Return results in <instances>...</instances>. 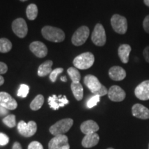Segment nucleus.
<instances>
[{
    "mask_svg": "<svg viewBox=\"0 0 149 149\" xmlns=\"http://www.w3.org/2000/svg\"><path fill=\"white\" fill-rule=\"evenodd\" d=\"M20 1H27V0H20Z\"/></svg>",
    "mask_w": 149,
    "mask_h": 149,
    "instance_id": "obj_41",
    "label": "nucleus"
},
{
    "mask_svg": "<svg viewBox=\"0 0 149 149\" xmlns=\"http://www.w3.org/2000/svg\"><path fill=\"white\" fill-rule=\"evenodd\" d=\"M91 40L93 44L97 46H103L107 42V35L105 30L101 24H97L93 30Z\"/></svg>",
    "mask_w": 149,
    "mask_h": 149,
    "instance_id": "obj_6",
    "label": "nucleus"
},
{
    "mask_svg": "<svg viewBox=\"0 0 149 149\" xmlns=\"http://www.w3.org/2000/svg\"><path fill=\"white\" fill-rule=\"evenodd\" d=\"M90 34V30L86 26L79 27L72 35L71 41L74 46H81L86 42Z\"/></svg>",
    "mask_w": 149,
    "mask_h": 149,
    "instance_id": "obj_8",
    "label": "nucleus"
},
{
    "mask_svg": "<svg viewBox=\"0 0 149 149\" xmlns=\"http://www.w3.org/2000/svg\"><path fill=\"white\" fill-rule=\"evenodd\" d=\"M28 149H44L43 148V146L41 143L39 142V141H32L29 145V147H28Z\"/></svg>",
    "mask_w": 149,
    "mask_h": 149,
    "instance_id": "obj_32",
    "label": "nucleus"
},
{
    "mask_svg": "<svg viewBox=\"0 0 149 149\" xmlns=\"http://www.w3.org/2000/svg\"><path fill=\"white\" fill-rule=\"evenodd\" d=\"M61 81H65V82H66V81H67L66 77H61Z\"/></svg>",
    "mask_w": 149,
    "mask_h": 149,
    "instance_id": "obj_40",
    "label": "nucleus"
},
{
    "mask_svg": "<svg viewBox=\"0 0 149 149\" xmlns=\"http://www.w3.org/2000/svg\"><path fill=\"white\" fill-rule=\"evenodd\" d=\"M0 106L8 110H15L17 107V103L8 93L0 92Z\"/></svg>",
    "mask_w": 149,
    "mask_h": 149,
    "instance_id": "obj_15",
    "label": "nucleus"
},
{
    "mask_svg": "<svg viewBox=\"0 0 149 149\" xmlns=\"http://www.w3.org/2000/svg\"><path fill=\"white\" fill-rule=\"evenodd\" d=\"M9 142V137L4 133H0V146H5Z\"/></svg>",
    "mask_w": 149,
    "mask_h": 149,
    "instance_id": "obj_31",
    "label": "nucleus"
},
{
    "mask_svg": "<svg viewBox=\"0 0 149 149\" xmlns=\"http://www.w3.org/2000/svg\"><path fill=\"white\" fill-rule=\"evenodd\" d=\"M3 83H4V79H3V77L0 74V86L3 85Z\"/></svg>",
    "mask_w": 149,
    "mask_h": 149,
    "instance_id": "obj_38",
    "label": "nucleus"
},
{
    "mask_svg": "<svg viewBox=\"0 0 149 149\" xmlns=\"http://www.w3.org/2000/svg\"><path fill=\"white\" fill-rule=\"evenodd\" d=\"M132 113L134 117L141 120L149 119V109L140 104H134L132 107Z\"/></svg>",
    "mask_w": 149,
    "mask_h": 149,
    "instance_id": "obj_16",
    "label": "nucleus"
},
{
    "mask_svg": "<svg viewBox=\"0 0 149 149\" xmlns=\"http://www.w3.org/2000/svg\"><path fill=\"white\" fill-rule=\"evenodd\" d=\"M3 123L9 128H13L16 125L15 115H8L3 119Z\"/></svg>",
    "mask_w": 149,
    "mask_h": 149,
    "instance_id": "obj_27",
    "label": "nucleus"
},
{
    "mask_svg": "<svg viewBox=\"0 0 149 149\" xmlns=\"http://www.w3.org/2000/svg\"><path fill=\"white\" fill-rule=\"evenodd\" d=\"M49 149H70L68 137L65 135L55 136L48 143Z\"/></svg>",
    "mask_w": 149,
    "mask_h": 149,
    "instance_id": "obj_9",
    "label": "nucleus"
},
{
    "mask_svg": "<svg viewBox=\"0 0 149 149\" xmlns=\"http://www.w3.org/2000/svg\"><path fill=\"white\" fill-rule=\"evenodd\" d=\"M107 149H114V148H107Z\"/></svg>",
    "mask_w": 149,
    "mask_h": 149,
    "instance_id": "obj_42",
    "label": "nucleus"
},
{
    "mask_svg": "<svg viewBox=\"0 0 149 149\" xmlns=\"http://www.w3.org/2000/svg\"><path fill=\"white\" fill-rule=\"evenodd\" d=\"M12 149H22V148L21 144H20V143H19V142H17V141H16V142L14 143Z\"/></svg>",
    "mask_w": 149,
    "mask_h": 149,
    "instance_id": "obj_37",
    "label": "nucleus"
},
{
    "mask_svg": "<svg viewBox=\"0 0 149 149\" xmlns=\"http://www.w3.org/2000/svg\"><path fill=\"white\" fill-rule=\"evenodd\" d=\"M72 124H73V120L72 119H63L51 126L49 128V131L54 136L64 135L70 130Z\"/></svg>",
    "mask_w": 149,
    "mask_h": 149,
    "instance_id": "obj_4",
    "label": "nucleus"
},
{
    "mask_svg": "<svg viewBox=\"0 0 149 149\" xmlns=\"http://www.w3.org/2000/svg\"><path fill=\"white\" fill-rule=\"evenodd\" d=\"M143 56H144L145 60L146 62L149 63V46H146L143 51Z\"/></svg>",
    "mask_w": 149,
    "mask_h": 149,
    "instance_id": "obj_35",
    "label": "nucleus"
},
{
    "mask_svg": "<svg viewBox=\"0 0 149 149\" xmlns=\"http://www.w3.org/2000/svg\"><path fill=\"white\" fill-rule=\"evenodd\" d=\"M94 61L95 57L93 54L86 52L77 56L73 60V65L78 69L86 70L93 66Z\"/></svg>",
    "mask_w": 149,
    "mask_h": 149,
    "instance_id": "obj_3",
    "label": "nucleus"
},
{
    "mask_svg": "<svg viewBox=\"0 0 149 149\" xmlns=\"http://www.w3.org/2000/svg\"><path fill=\"white\" fill-rule=\"evenodd\" d=\"M29 86L26 84H21L17 92V96L20 97H26L29 93Z\"/></svg>",
    "mask_w": 149,
    "mask_h": 149,
    "instance_id": "obj_28",
    "label": "nucleus"
},
{
    "mask_svg": "<svg viewBox=\"0 0 149 149\" xmlns=\"http://www.w3.org/2000/svg\"><path fill=\"white\" fill-rule=\"evenodd\" d=\"M108 96L111 101L120 102L126 97V93L119 86H112L108 91Z\"/></svg>",
    "mask_w": 149,
    "mask_h": 149,
    "instance_id": "obj_11",
    "label": "nucleus"
},
{
    "mask_svg": "<svg viewBox=\"0 0 149 149\" xmlns=\"http://www.w3.org/2000/svg\"><path fill=\"white\" fill-rule=\"evenodd\" d=\"M111 24L114 31L118 34L124 35L127 31L128 23L125 17L118 14L113 15L111 17Z\"/></svg>",
    "mask_w": 149,
    "mask_h": 149,
    "instance_id": "obj_5",
    "label": "nucleus"
},
{
    "mask_svg": "<svg viewBox=\"0 0 149 149\" xmlns=\"http://www.w3.org/2000/svg\"><path fill=\"white\" fill-rule=\"evenodd\" d=\"M68 74H69L70 79L72 81V82H79L81 79V74H80L79 70L76 68L73 67H70L67 70Z\"/></svg>",
    "mask_w": 149,
    "mask_h": 149,
    "instance_id": "obj_26",
    "label": "nucleus"
},
{
    "mask_svg": "<svg viewBox=\"0 0 149 149\" xmlns=\"http://www.w3.org/2000/svg\"><path fill=\"white\" fill-rule=\"evenodd\" d=\"M38 14V8L34 3L29 5L26 8V16L29 20H35Z\"/></svg>",
    "mask_w": 149,
    "mask_h": 149,
    "instance_id": "obj_24",
    "label": "nucleus"
},
{
    "mask_svg": "<svg viewBox=\"0 0 149 149\" xmlns=\"http://www.w3.org/2000/svg\"><path fill=\"white\" fill-rule=\"evenodd\" d=\"M30 50L36 57L39 58L45 57L48 54V48L44 43L36 41L30 44Z\"/></svg>",
    "mask_w": 149,
    "mask_h": 149,
    "instance_id": "obj_12",
    "label": "nucleus"
},
{
    "mask_svg": "<svg viewBox=\"0 0 149 149\" xmlns=\"http://www.w3.org/2000/svg\"><path fill=\"white\" fill-rule=\"evenodd\" d=\"M42 34L46 40L52 42H61L65 39L64 32L62 30L50 26H46L43 28Z\"/></svg>",
    "mask_w": 149,
    "mask_h": 149,
    "instance_id": "obj_2",
    "label": "nucleus"
},
{
    "mask_svg": "<svg viewBox=\"0 0 149 149\" xmlns=\"http://www.w3.org/2000/svg\"><path fill=\"white\" fill-rule=\"evenodd\" d=\"M132 48L128 44H122L118 48V55L120 60L124 64H127L129 61V55Z\"/></svg>",
    "mask_w": 149,
    "mask_h": 149,
    "instance_id": "obj_20",
    "label": "nucleus"
},
{
    "mask_svg": "<svg viewBox=\"0 0 149 149\" xmlns=\"http://www.w3.org/2000/svg\"><path fill=\"white\" fill-rule=\"evenodd\" d=\"M53 62L51 60H48L44 61L42 64L39 66L37 74L40 77H45L48 74H51L52 72V66H53Z\"/></svg>",
    "mask_w": 149,
    "mask_h": 149,
    "instance_id": "obj_21",
    "label": "nucleus"
},
{
    "mask_svg": "<svg viewBox=\"0 0 149 149\" xmlns=\"http://www.w3.org/2000/svg\"><path fill=\"white\" fill-rule=\"evenodd\" d=\"M8 70V66L3 62L0 61V74H5Z\"/></svg>",
    "mask_w": 149,
    "mask_h": 149,
    "instance_id": "obj_34",
    "label": "nucleus"
},
{
    "mask_svg": "<svg viewBox=\"0 0 149 149\" xmlns=\"http://www.w3.org/2000/svg\"><path fill=\"white\" fill-rule=\"evenodd\" d=\"M44 97L42 95H38L35 97L34 100L31 102L30 104V107L31 110L33 111H37V110L40 109L41 107L44 104Z\"/></svg>",
    "mask_w": 149,
    "mask_h": 149,
    "instance_id": "obj_23",
    "label": "nucleus"
},
{
    "mask_svg": "<svg viewBox=\"0 0 149 149\" xmlns=\"http://www.w3.org/2000/svg\"><path fill=\"white\" fill-rule=\"evenodd\" d=\"M143 28L144 31L149 34V15L146 16L143 21Z\"/></svg>",
    "mask_w": 149,
    "mask_h": 149,
    "instance_id": "obj_33",
    "label": "nucleus"
},
{
    "mask_svg": "<svg viewBox=\"0 0 149 149\" xmlns=\"http://www.w3.org/2000/svg\"><path fill=\"white\" fill-rule=\"evenodd\" d=\"M63 71H64V69H63L62 68H57L52 70V72H51L49 76L50 79H51L52 82H55L57 76H58L60 73H61Z\"/></svg>",
    "mask_w": 149,
    "mask_h": 149,
    "instance_id": "obj_30",
    "label": "nucleus"
},
{
    "mask_svg": "<svg viewBox=\"0 0 149 149\" xmlns=\"http://www.w3.org/2000/svg\"><path fill=\"white\" fill-rule=\"evenodd\" d=\"M135 95L140 100L146 101L149 100V80L142 81L136 87Z\"/></svg>",
    "mask_w": 149,
    "mask_h": 149,
    "instance_id": "obj_13",
    "label": "nucleus"
},
{
    "mask_svg": "<svg viewBox=\"0 0 149 149\" xmlns=\"http://www.w3.org/2000/svg\"><path fill=\"white\" fill-rule=\"evenodd\" d=\"M48 102L50 107L52 109L56 111V110L59 109V108L64 107L65 105L68 104L69 103V101L65 95H60L57 96L53 95L48 97Z\"/></svg>",
    "mask_w": 149,
    "mask_h": 149,
    "instance_id": "obj_14",
    "label": "nucleus"
},
{
    "mask_svg": "<svg viewBox=\"0 0 149 149\" xmlns=\"http://www.w3.org/2000/svg\"><path fill=\"white\" fill-rule=\"evenodd\" d=\"M8 109H5L4 107L0 106V115H6L8 114Z\"/></svg>",
    "mask_w": 149,
    "mask_h": 149,
    "instance_id": "obj_36",
    "label": "nucleus"
},
{
    "mask_svg": "<svg viewBox=\"0 0 149 149\" xmlns=\"http://www.w3.org/2000/svg\"><path fill=\"white\" fill-rule=\"evenodd\" d=\"M99 141H100V137L98 134L93 133L85 135V137L81 141V144L84 148H92L98 144Z\"/></svg>",
    "mask_w": 149,
    "mask_h": 149,
    "instance_id": "obj_19",
    "label": "nucleus"
},
{
    "mask_svg": "<svg viewBox=\"0 0 149 149\" xmlns=\"http://www.w3.org/2000/svg\"><path fill=\"white\" fill-rule=\"evenodd\" d=\"M12 43L6 38L0 39V53H6L12 48Z\"/></svg>",
    "mask_w": 149,
    "mask_h": 149,
    "instance_id": "obj_25",
    "label": "nucleus"
},
{
    "mask_svg": "<svg viewBox=\"0 0 149 149\" xmlns=\"http://www.w3.org/2000/svg\"><path fill=\"white\" fill-rule=\"evenodd\" d=\"M109 74L110 78L114 81H122L126 77V72L122 67L115 66L110 68Z\"/></svg>",
    "mask_w": 149,
    "mask_h": 149,
    "instance_id": "obj_17",
    "label": "nucleus"
},
{
    "mask_svg": "<svg viewBox=\"0 0 149 149\" xmlns=\"http://www.w3.org/2000/svg\"><path fill=\"white\" fill-rule=\"evenodd\" d=\"M70 88L76 100L78 101L82 100L84 97V89L81 84L79 82H72Z\"/></svg>",
    "mask_w": 149,
    "mask_h": 149,
    "instance_id": "obj_22",
    "label": "nucleus"
},
{
    "mask_svg": "<svg viewBox=\"0 0 149 149\" xmlns=\"http://www.w3.org/2000/svg\"><path fill=\"white\" fill-rule=\"evenodd\" d=\"M17 129L19 134L25 137H29L34 135L37 132V124L34 121H30L26 123L24 121H20L17 124Z\"/></svg>",
    "mask_w": 149,
    "mask_h": 149,
    "instance_id": "obj_7",
    "label": "nucleus"
},
{
    "mask_svg": "<svg viewBox=\"0 0 149 149\" xmlns=\"http://www.w3.org/2000/svg\"><path fill=\"white\" fill-rule=\"evenodd\" d=\"M12 29L15 34L19 38H24L28 33L26 22L23 18H17L12 24Z\"/></svg>",
    "mask_w": 149,
    "mask_h": 149,
    "instance_id": "obj_10",
    "label": "nucleus"
},
{
    "mask_svg": "<svg viewBox=\"0 0 149 149\" xmlns=\"http://www.w3.org/2000/svg\"><path fill=\"white\" fill-rule=\"evenodd\" d=\"M84 82L87 86V88L95 95H97L102 97L108 94L109 91L104 85L100 83L97 77H96L95 76L92 75V74H88V75L85 76L84 79Z\"/></svg>",
    "mask_w": 149,
    "mask_h": 149,
    "instance_id": "obj_1",
    "label": "nucleus"
},
{
    "mask_svg": "<svg viewBox=\"0 0 149 149\" xmlns=\"http://www.w3.org/2000/svg\"><path fill=\"white\" fill-rule=\"evenodd\" d=\"M80 129L85 135L96 133L100 129L98 124L93 120H87L81 124Z\"/></svg>",
    "mask_w": 149,
    "mask_h": 149,
    "instance_id": "obj_18",
    "label": "nucleus"
},
{
    "mask_svg": "<svg viewBox=\"0 0 149 149\" xmlns=\"http://www.w3.org/2000/svg\"><path fill=\"white\" fill-rule=\"evenodd\" d=\"M148 149H149V146H148Z\"/></svg>",
    "mask_w": 149,
    "mask_h": 149,
    "instance_id": "obj_43",
    "label": "nucleus"
},
{
    "mask_svg": "<svg viewBox=\"0 0 149 149\" xmlns=\"http://www.w3.org/2000/svg\"><path fill=\"white\" fill-rule=\"evenodd\" d=\"M144 2L147 6L149 7V0H144Z\"/></svg>",
    "mask_w": 149,
    "mask_h": 149,
    "instance_id": "obj_39",
    "label": "nucleus"
},
{
    "mask_svg": "<svg viewBox=\"0 0 149 149\" xmlns=\"http://www.w3.org/2000/svg\"><path fill=\"white\" fill-rule=\"evenodd\" d=\"M100 101V96L97 95H94L93 97H92L89 99L88 101L87 102V107H88V109H92V108L95 107Z\"/></svg>",
    "mask_w": 149,
    "mask_h": 149,
    "instance_id": "obj_29",
    "label": "nucleus"
}]
</instances>
